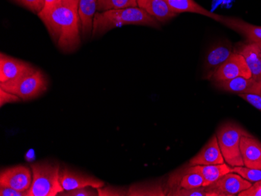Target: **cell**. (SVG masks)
I'll return each instance as SVG.
<instances>
[{"label": "cell", "instance_id": "3957f363", "mask_svg": "<svg viewBox=\"0 0 261 196\" xmlns=\"http://www.w3.org/2000/svg\"><path fill=\"white\" fill-rule=\"evenodd\" d=\"M32 183L27 196H57L64 191L60 181L61 166L42 162L31 165Z\"/></svg>", "mask_w": 261, "mask_h": 196}, {"label": "cell", "instance_id": "ffe728a7", "mask_svg": "<svg viewBox=\"0 0 261 196\" xmlns=\"http://www.w3.org/2000/svg\"><path fill=\"white\" fill-rule=\"evenodd\" d=\"M231 168L232 167L226 163H221V164L196 165V166H189L188 164V169L189 171L198 173L203 177L204 179V186H208L228 173L231 172Z\"/></svg>", "mask_w": 261, "mask_h": 196}, {"label": "cell", "instance_id": "8fae6325", "mask_svg": "<svg viewBox=\"0 0 261 196\" xmlns=\"http://www.w3.org/2000/svg\"><path fill=\"white\" fill-rule=\"evenodd\" d=\"M225 163L216 134L211 137V139L202 148L200 151L193 156L189 162V166L196 165L221 164Z\"/></svg>", "mask_w": 261, "mask_h": 196}, {"label": "cell", "instance_id": "f546056e", "mask_svg": "<svg viewBox=\"0 0 261 196\" xmlns=\"http://www.w3.org/2000/svg\"><path fill=\"white\" fill-rule=\"evenodd\" d=\"M239 196H261V180L253 182L251 187L240 192Z\"/></svg>", "mask_w": 261, "mask_h": 196}, {"label": "cell", "instance_id": "4dcf8cb0", "mask_svg": "<svg viewBox=\"0 0 261 196\" xmlns=\"http://www.w3.org/2000/svg\"><path fill=\"white\" fill-rule=\"evenodd\" d=\"M0 195L1 196H27V192H22L14 188L8 187L0 186Z\"/></svg>", "mask_w": 261, "mask_h": 196}, {"label": "cell", "instance_id": "ba28073f", "mask_svg": "<svg viewBox=\"0 0 261 196\" xmlns=\"http://www.w3.org/2000/svg\"><path fill=\"white\" fill-rule=\"evenodd\" d=\"M32 183L31 170L23 165L3 170L0 174V186L14 188L22 192H27Z\"/></svg>", "mask_w": 261, "mask_h": 196}, {"label": "cell", "instance_id": "7a4b0ae2", "mask_svg": "<svg viewBox=\"0 0 261 196\" xmlns=\"http://www.w3.org/2000/svg\"><path fill=\"white\" fill-rule=\"evenodd\" d=\"M141 25L160 29L161 23L140 7L111 10L96 13L93 19L92 36H101L116 27Z\"/></svg>", "mask_w": 261, "mask_h": 196}, {"label": "cell", "instance_id": "52a82bcc", "mask_svg": "<svg viewBox=\"0 0 261 196\" xmlns=\"http://www.w3.org/2000/svg\"><path fill=\"white\" fill-rule=\"evenodd\" d=\"M238 77L250 78L252 77V74L244 57L239 52H234L213 74L210 80L215 84Z\"/></svg>", "mask_w": 261, "mask_h": 196}, {"label": "cell", "instance_id": "f1b7e54d", "mask_svg": "<svg viewBox=\"0 0 261 196\" xmlns=\"http://www.w3.org/2000/svg\"><path fill=\"white\" fill-rule=\"evenodd\" d=\"M20 100H21V99L16 95L12 94L10 92L0 89V106H1V107L4 104L10 103V102H20Z\"/></svg>", "mask_w": 261, "mask_h": 196}, {"label": "cell", "instance_id": "1f68e13d", "mask_svg": "<svg viewBox=\"0 0 261 196\" xmlns=\"http://www.w3.org/2000/svg\"><path fill=\"white\" fill-rule=\"evenodd\" d=\"M62 4L63 0H44V7L41 12H49Z\"/></svg>", "mask_w": 261, "mask_h": 196}, {"label": "cell", "instance_id": "484cf974", "mask_svg": "<svg viewBox=\"0 0 261 196\" xmlns=\"http://www.w3.org/2000/svg\"><path fill=\"white\" fill-rule=\"evenodd\" d=\"M15 1L36 14H39L44 7V0H15Z\"/></svg>", "mask_w": 261, "mask_h": 196}, {"label": "cell", "instance_id": "7402d4cb", "mask_svg": "<svg viewBox=\"0 0 261 196\" xmlns=\"http://www.w3.org/2000/svg\"><path fill=\"white\" fill-rule=\"evenodd\" d=\"M138 0H98V12L137 7Z\"/></svg>", "mask_w": 261, "mask_h": 196}, {"label": "cell", "instance_id": "30bf717a", "mask_svg": "<svg viewBox=\"0 0 261 196\" xmlns=\"http://www.w3.org/2000/svg\"><path fill=\"white\" fill-rule=\"evenodd\" d=\"M231 43H221L213 46L205 57L203 64V76L210 80L217 70L229 58L233 53Z\"/></svg>", "mask_w": 261, "mask_h": 196}, {"label": "cell", "instance_id": "9c48e42d", "mask_svg": "<svg viewBox=\"0 0 261 196\" xmlns=\"http://www.w3.org/2000/svg\"><path fill=\"white\" fill-rule=\"evenodd\" d=\"M60 181L64 191L77 189L84 187L94 188H102L105 183L95 177L86 175L79 171H72L69 168H61L60 172Z\"/></svg>", "mask_w": 261, "mask_h": 196}, {"label": "cell", "instance_id": "ac0fdd59", "mask_svg": "<svg viewBox=\"0 0 261 196\" xmlns=\"http://www.w3.org/2000/svg\"><path fill=\"white\" fill-rule=\"evenodd\" d=\"M173 11L178 15L183 13H190V14H199L209 17L212 20L221 23L223 16L220 14L211 12L204 7L199 5L195 0H167Z\"/></svg>", "mask_w": 261, "mask_h": 196}, {"label": "cell", "instance_id": "5bb4252c", "mask_svg": "<svg viewBox=\"0 0 261 196\" xmlns=\"http://www.w3.org/2000/svg\"><path fill=\"white\" fill-rule=\"evenodd\" d=\"M240 149L244 166L250 169H261V143L252 136H243Z\"/></svg>", "mask_w": 261, "mask_h": 196}, {"label": "cell", "instance_id": "836d02e7", "mask_svg": "<svg viewBox=\"0 0 261 196\" xmlns=\"http://www.w3.org/2000/svg\"><path fill=\"white\" fill-rule=\"evenodd\" d=\"M258 45H259V48H260V52H261V42H257Z\"/></svg>", "mask_w": 261, "mask_h": 196}, {"label": "cell", "instance_id": "83f0119b", "mask_svg": "<svg viewBox=\"0 0 261 196\" xmlns=\"http://www.w3.org/2000/svg\"><path fill=\"white\" fill-rule=\"evenodd\" d=\"M242 99L254 106L258 110L261 111V94H253V93H246V94L238 95Z\"/></svg>", "mask_w": 261, "mask_h": 196}, {"label": "cell", "instance_id": "8992f818", "mask_svg": "<svg viewBox=\"0 0 261 196\" xmlns=\"http://www.w3.org/2000/svg\"><path fill=\"white\" fill-rule=\"evenodd\" d=\"M252 184L237 173L230 172L205 188L207 196H234L239 195Z\"/></svg>", "mask_w": 261, "mask_h": 196}, {"label": "cell", "instance_id": "e0dca14e", "mask_svg": "<svg viewBox=\"0 0 261 196\" xmlns=\"http://www.w3.org/2000/svg\"><path fill=\"white\" fill-rule=\"evenodd\" d=\"M236 52L244 57L252 77L261 84V52L257 42H248L242 45Z\"/></svg>", "mask_w": 261, "mask_h": 196}, {"label": "cell", "instance_id": "d4e9b609", "mask_svg": "<svg viewBox=\"0 0 261 196\" xmlns=\"http://www.w3.org/2000/svg\"><path fill=\"white\" fill-rule=\"evenodd\" d=\"M96 188L92 187H84V188H77V189L70 190V191H64L60 194V195L66 196H96L99 195Z\"/></svg>", "mask_w": 261, "mask_h": 196}, {"label": "cell", "instance_id": "603a6c76", "mask_svg": "<svg viewBox=\"0 0 261 196\" xmlns=\"http://www.w3.org/2000/svg\"><path fill=\"white\" fill-rule=\"evenodd\" d=\"M231 172L237 173L245 179L253 183L261 180V169H250L246 166H234L231 168Z\"/></svg>", "mask_w": 261, "mask_h": 196}, {"label": "cell", "instance_id": "4fadbf2b", "mask_svg": "<svg viewBox=\"0 0 261 196\" xmlns=\"http://www.w3.org/2000/svg\"><path fill=\"white\" fill-rule=\"evenodd\" d=\"M33 68L29 63L8 57L1 53L0 55V83L17 78L29 72Z\"/></svg>", "mask_w": 261, "mask_h": 196}, {"label": "cell", "instance_id": "44dd1931", "mask_svg": "<svg viewBox=\"0 0 261 196\" xmlns=\"http://www.w3.org/2000/svg\"><path fill=\"white\" fill-rule=\"evenodd\" d=\"M169 188L167 182L138 183L128 188L127 195L130 196H164L168 195Z\"/></svg>", "mask_w": 261, "mask_h": 196}, {"label": "cell", "instance_id": "4316f807", "mask_svg": "<svg viewBox=\"0 0 261 196\" xmlns=\"http://www.w3.org/2000/svg\"><path fill=\"white\" fill-rule=\"evenodd\" d=\"M99 196H122L127 195L128 189L124 190L121 188H115V187H102L97 188Z\"/></svg>", "mask_w": 261, "mask_h": 196}, {"label": "cell", "instance_id": "cb8c5ba5", "mask_svg": "<svg viewBox=\"0 0 261 196\" xmlns=\"http://www.w3.org/2000/svg\"><path fill=\"white\" fill-rule=\"evenodd\" d=\"M168 196H207L205 186L196 188H176L171 190Z\"/></svg>", "mask_w": 261, "mask_h": 196}, {"label": "cell", "instance_id": "d6a6232c", "mask_svg": "<svg viewBox=\"0 0 261 196\" xmlns=\"http://www.w3.org/2000/svg\"><path fill=\"white\" fill-rule=\"evenodd\" d=\"M77 3H79V0H63V4L64 5L72 6V7L77 6Z\"/></svg>", "mask_w": 261, "mask_h": 196}, {"label": "cell", "instance_id": "d6986e66", "mask_svg": "<svg viewBox=\"0 0 261 196\" xmlns=\"http://www.w3.org/2000/svg\"><path fill=\"white\" fill-rule=\"evenodd\" d=\"M98 0H79L77 11L82 35L86 37L92 33L93 19L97 10Z\"/></svg>", "mask_w": 261, "mask_h": 196}, {"label": "cell", "instance_id": "7c38bea8", "mask_svg": "<svg viewBox=\"0 0 261 196\" xmlns=\"http://www.w3.org/2000/svg\"><path fill=\"white\" fill-rule=\"evenodd\" d=\"M218 89L224 92L236 93V94H261V84L257 82L253 77L246 78L243 77H234L230 80H223L215 83Z\"/></svg>", "mask_w": 261, "mask_h": 196}, {"label": "cell", "instance_id": "277c9868", "mask_svg": "<svg viewBox=\"0 0 261 196\" xmlns=\"http://www.w3.org/2000/svg\"><path fill=\"white\" fill-rule=\"evenodd\" d=\"M216 136L225 163L231 167L244 166L240 142L243 136L252 134L237 123L228 121L220 126Z\"/></svg>", "mask_w": 261, "mask_h": 196}, {"label": "cell", "instance_id": "2e32d148", "mask_svg": "<svg viewBox=\"0 0 261 196\" xmlns=\"http://www.w3.org/2000/svg\"><path fill=\"white\" fill-rule=\"evenodd\" d=\"M221 24L244 36L249 42H261V26L232 17H223Z\"/></svg>", "mask_w": 261, "mask_h": 196}, {"label": "cell", "instance_id": "6da1fadb", "mask_svg": "<svg viewBox=\"0 0 261 196\" xmlns=\"http://www.w3.org/2000/svg\"><path fill=\"white\" fill-rule=\"evenodd\" d=\"M38 16L61 51L71 52L79 47L81 24L77 6L63 4L49 12H40Z\"/></svg>", "mask_w": 261, "mask_h": 196}, {"label": "cell", "instance_id": "5b68a950", "mask_svg": "<svg viewBox=\"0 0 261 196\" xmlns=\"http://www.w3.org/2000/svg\"><path fill=\"white\" fill-rule=\"evenodd\" d=\"M47 87L45 76L35 67L17 78L0 83V89L16 95L23 101L37 98L46 91Z\"/></svg>", "mask_w": 261, "mask_h": 196}, {"label": "cell", "instance_id": "9a60e30c", "mask_svg": "<svg viewBox=\"0 0 261 196\" xmlns=\"http://www.w3.org/2000/svg\"><path fill=\"white\" fill-rule=\"evenodd\" d=\"M138 7L145 10L161 24L169 21L177 16L167 0H138Z\"/></svg>", "mask_w": 261, "mask_h": 196}]
</instances>
